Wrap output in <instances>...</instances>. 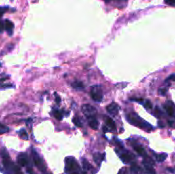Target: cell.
<instances>
[{
    "instance_id": "6da1fadb",
    "label": "cell",
    "mask_w": 175,
    "mask_h": 174,
    "mask_svg": "<svg viewBox=\"0 0 175 174\" xmlns=\"http://www.w3.org/2000/svg\"><path fill=\"white\" fill-rule=\"evenodd\" d=\"M126 120L130 124L136 125L140 127L141 129H144L146 131H150L153 129V126L150 124H149L147 121H144L143 119H141L138 114H130L126 115Z\"/></svg>"
},
{
    "instance_id": "7a4b0ae2",
    "label": "cell",
    "mask_w": 175,
    "mask_h": 174,
    "mask_svg": "<svg viewBox=\"0 0 175 174\" xmlns=\"http://www.w3.org/2000/svg\"><path fill=\"white\" fill-rule=\"evenodd\" d=\"M79 170H80L79 166L74 157L69 156L65 159V171L67 173H78Z\"/></svg>"
},
{
    "instance_id": "3957f363",
    "label": "cell",
    "mask_w": 175,
    "mask_h": 174,
    "mask_svg": "<svg viewBox=\"0 0 175 174\" xmlns=\"http://www.w3.org/2000/svg\"><path fill=\"white\" fill-rule=\"evenodd\" d=\"M91 97L92 98L97 102H100L102 100V90L99 85H93L91 89Z\"/></svg>"
},
{
    "instance_id": "277c9868",
    "label": "cell",
    "mask_w": 175,
    "mask_h": 174,
    "mask_svg": "<svg viewBox=\"0 0 175 174\" xmlns=\"http://www.w3.org/2000/svg\"><path fill=\"white\" fill-rule=\"evenodd\" d=\"M32 154H33V160L34 165L39 168V170H40L43 173H45V167L44 165V162L34 149H32Z\"/></svg>"
},
{
    "instance_id": "5b68a950",
    "label": "cell",
    "mask_w": 175,
    "mask_h": 174,
    "mask_svg": "<svg viewBox=\"0 0 175 174\" xmlns=\"http://www.w3.org/2000/svg\"><path fill=\"white\" fill-rule=\"evenodd\" d=\"M82 112L85 115V117L88 118V119L95 118V116L97 114L96 108L93 106L90 105V104H84L82 106Z\"/></svg>"
},
{
    "instance_id": "8992f818",
    "label": "cell",
    "mask_w": 175,
    "mask_h": 174,
    "mask_svg": "<svg viewBox=\"0 0 175 174\" xmlns=\"http://www.w3.org/2000/svg\"><path fill=\"white\" fill-rule=\"evenodd\" d=\"M17 162L21 167H28L29 166V159L27 154L25 153H22L17 156Z\"/></svg>"
},
{
    "instance_id": "52a82bcc",
    "label": "cell",
    "mask_w": 175,
    "mask_h": 174,
    "mask_svg": "<svg viewBox=\"0 0 175 174\" xmlns=\"http://www.w3.org/2000/svg\"><path fill=\"white\" fill-rule=\"evenodd\" d=\"M121 160L125 163V164H128L131 163L133 160H134V156L132 154L129 153V152H124L121 154Z\"/></svg>"
},
{
    "instance_id": "ba28073f",
    "label": "cell",
    "mask_w": 175,
    "mask_h": 174,
    "mask_svg": "<svg viewBox=\"0 0 175 174\" xmlns=\"http://www.w3.org/2000/svg\"><path fill=\"white\" fill-rule=\"evenodd\" d=\"M107 111L109 112V114H112V115L117 114L118 112H119V106H118V104L115 103V102L110 103V104L107 107Z\"/></svg>"
},
{
    "instance_id": "9c48e42d",
    "label": "cell",
    "mask_w": 175,
    "mask_h": 174,
    "mask_svg": "<svg viewBox=\"0 0 175 174\" xmlns=\"http://www.w3.org/2000/svg\"><path fill=\"white\" fill-rule=\"evenodd\" d=\"M164 108H165L167 113L168 114V115H170V116L174 115L175 110H174V104H173L172 102H168L167 103L164 104Z\"/></svg>"
},
{
    "instance_id": "30bf717a",
    "label": "cell",
    "mask_w": 175,
    "mask_h": 174,
    "mask_svg": "<svg viewBox=\"0 0 175 174\" xmlns=\"http://www.w3.org/2000/svg\"><path fill=\"white\" fill-rule=\"evenodd\" d=\"M4 27H5V30L8 32L9 35H12V32H13V30H14L13 22H10L9 20H6L4 22Z\"/></svg>"
},
{
    "instance_id": "8fae6325",
    "label": "cell",
    "mask_w": 175,
    "mask_h": 174,
    "mask_svg": "<svg viewBox=\"0 0 175 174\" xmlns=\"http://www.w3.org/2000/svg\"><path fill=\"white\" fill-rule=\"evenodd\" d=\"M105 124L107 125V127L109 128V131L115 129V124L114 121L109 117H105Z\"/></svg>"
},
{
    "instance_id": "7c38bea8",
    "label": "cell",
    "mask_w": 175,
    "mask_h": 174,
    "mask_svg": "<svg viewBox=\"0 0 175 174\" xmlns=\"http://www.w3.org/2000/svg\"><path fill=\"white\" fill-rule=\"evenodd\" d=\"M82 166H83V169H84V174L87 173V172H90L92 169V165L85 158L82 159Z\"/></svg>"
},
{
    "instance_id": "4fadbf2b",
    "label": "cell",
    "mask_w": 175,
    "mask_h": 174,
    "mask_svg": "<svg viewBox=\"0 0 175 174\" xmlns=\"http://www.w3.org/2000/svg\"><path fill=\"white\" fill-rule=\"evenodd\" d=\"M133 148H134V150L139 154V155H141V156H146V152H145V149H144V148L142 146V145H140V144H136V145H134L133 146Z\"/></svg>"
},
{
    "instance_id": "5bb4252c",
    "label": "cell",
    "mask_w": 175,
    "mask_h": 174,
    "mask_svg": "<svg viewBox=\"0 0 175 174\" xmlns=\"http://www.w3.org/2000/svg\"><path fill=\"white\" fill-rule=\"evenodd\" d=\"M131 172L132 173V174H144L142 168L139 166H138L137 164H132V165Z\"/></svg>"
},
{
    "instance_id": "9a60e30c",
    "label": "cell",
    "mask_w": 175,
    "mask_h": 174,
    "mask_svg": "<svg viewBox=\"0 0 175 174\" xmlns=\"http://www.w3.org/2000/svg\"><path fill=\"white\" fill-rule=\"evenodd\" d=\"M104 154H100V153H96V154H94V155H93V159H94V160H95V162L98 164V165H100L101 162L104 160Z\"/></svg>"
},
{
    "instance_id": "2e32d148",
    "label": "cell",
    "mask_w": 175,
    "mask_h": 174,
    "mask_svg": "<svg viewBox=\"0 0 175 174\" xmlns=\"http://www.w3.org/2000/svg\"><path fill=\"white\" fill-rule=\"evenodd\" d=\"M71 85H72V87H73L74 89L78 90V91L84 90V88H85L84 84H83L82 82H80V81H75V82H74V83L71 84Z\"/></svg>"
},
{
    "instance_id": "e0dca14e",
    "label": "cell",
    "mask_w": 175,
    "mask_h": 174,
    "mask_svg": "<svg viewBox=\"0 0 175 174\" xmlns=\"http://www.w3.org/2000/svg\"><path fill=\"white\" fill-rule=\"evenodd\" d=\"M89 125H90V127H91L92 129L97 130V129H98L99 123H98V121L95 118H92V119H90Z\"/></svg>"
},
{
    "instance_id": "ac0fdd59",
    "label": "cell",
    "mask_w": 175,
    "mask_h": 174,
    "mask_svg": "<svg viewBox=\"0 0 175 174\" xmlns=\"http://www.w3.org/2000/svg\"><path fill=\"white\" fill-rule=\"evenodd\" d=\"M144 168H145L146 173L155 174V169H154V167H153V165L147 164V163H144Z\"/></svg>"
},
{
    "instance_id": "d6986e66",
    "label": "cell",
    "mask_w": 175,
    "mask_h": 174,
    "mask_svg": "<svg viewBox=\"0 0 175 174\" xmlns=\"http://www.w3.org/2000/svg\"><path fill=\"white\" fill-rule=\"evenodd\" d=\"M168 157V154H165V153H162V154H155V160L158 161V162H162L164 161Z\"/></svg>"
},
{
    "instance_id": "ffe728a7",
    "label": "cell",
    "mask_w": 175,
    "mask_h": 174,
    "mask_svg": "<svg viewBox=\"0 0 175 174\" xmlns=\"http://www.w3.org/2000/svg\"><path fill=\"white\" fill-rule=\"evenodd\" d=\"M53 115H54V117H55L56 120H58V121H62V117H63L62 112L59 111V110H55L54 113H53Z\"/></svg>"
},
{
    "instance_id": "44dd1931",
    "label": "cell",
    "mask_w": 175,
    "mask_h": 174,
    "mask_svg": "<svg viewBox=\"0 0 175 174\" xmlns=\"http://www.w3.org/2000/svg\"><path fill=\"white\" fill-rule=\"evenodd\" d=\"M19 136H20V137H21L22 139H23V140H27V139H28L27 133H26V131L24 129H22V130H21V131H19Z\"/></svg>"
},
{
    "instance_id": "7402d4cb",
    "label": "cell",
    "mask_w": 175,
    "mask_h": 174,
    "mask_svg": "<svg viewBox=\"0 0 175 174\" xmlns=\"http://www.w3.org/2000/svg\"><path fill=\"white\" fill-rule=\"evenodd\" d=\"M114 140H115V144L116 146H118L121 149H124V144H123V143H122L120 139L115 138Z\"/></svg>"
},
{
    "instance_id": "603a6c76",
    "label": "cell",
    "mask_w": 175,
    "mask_h": 174,
    "mask_svg": "<svg viewBox=\"0 0 175 174\" xmlns=\"http://www.w3.org/2000/svg\"><path fill=\"white\" fill-rule=\"evenodd\" d=\"M9 131V128L5 125H3V124L0 123V135L1 134H3V133H6Z\"/></svg>"
},
{
    "instance_id": "cb8c5ba5",
    "label": "cell",
    "mask_w": 175,
    "mask_h": 174,
    "mask_svg": "<svg viewBox=\"0 0 175 174\" xmlns=\"http://www.w3.org/2000/svg\"><path fill=\"white\" fill-rule=\"evenodd\" d=\"M73 122H74V124L76 125V126H78V127H82V123H81V121H80V120L78 118V117H75L74 119H73Z\"/></svg>"
},
{
    "instance_id": "d4e9b609",
    "label": "cell",
    "mask_w": 175,
    "mask_h": 174,
    "mask_svg": "<svg viewBox=\"0 0 175 174\" xmlns=\"http://www.w3.org/2000/svg\"><path fill=\"white\" fill-rule=\"evenodd\" d=\"M11 173L12 174H22V171H21L20 167L15 165V167H14V168H13V170H12Z\"/></svg>"
},
{
    "instance_id": "484cf974",
    "label": "cell",
    "mask_w": 175,
    "mask_h": 174,
    "mask_svg": "<svg viewBox=\"0 0 175 174\" xmlns=\"http://www.w3.org/2000/svg\"><path fill=\"white\" fill-rule=\"evenodd\" d=\"M144 105L145 108H147V109H151L152 108V103H151V102H150V100H146L144 102Z\"/></svg>"
},
{
    "instance_id": "4316f807",
    "label": "cell",
    "mask_w": 175,
    "mask_h": 174,
    "mask_svg": "<svg viewBox=\"0 0 175 174\" xmlns=\"http://www.w3.org/2000/svg\"><path fill=\"white\" fill-rule=\"evenodd\" d=\"M165 3L169 5V6H172V7H175V0H164Z\"/></svg>"
},
{
    "instance_id": "83f0119b",
    "label": "cell",
    "mask_w": 175,
    "mask_h": 174,
    "mask_svg": "<svg viewBox=\"0 0 175 174\" xmlns=\"http://www.w3.org/2000/svg\"><path fill=\"white\" fill-rule=\"evenodd\" d=\"M131 101H133V102H140V103H144V100L142 98H131Z\"/></svg>"
},
{
    "instance_id": "f1b7e54d",
    "label": "cell",
    "mask_w": 175,
    "mask_h": 174,
    "mask_svg": "<svg viewBox=\"0 0 175 174\" xmlns=\"http://www.w3.org/2000/svg\"><path fill=\"white\" fill-rule=\"evenodd\" d=\"M6 10H7V8H2V7H0V18L3 16V15L5 13Z\"/></svg>"
},
{
    "instance_id": "f546056e",
    "label": "cell",
    "mask_w": 175,
    "mask_h": 174,
    "mask_svg": "<svg viewBox=\"0 0 175 174\" xmlns=\"http://www.w3.org/2000/svg\"><path fill=\"white\" fill-rule=\"evenodd\" d=\"M118 174H128V173H127V169H126L125 167L121 168V169L119 171V173Z\"/></svg>"
},
{
    "instance_id": "4dcf8cb0",
    "label": "cell",
    "mask_w": 175,
    "mask_h": 174,
    "mask_svg": "<svg viewBox=\"0 0 175 174\" xmlns=\"http://www.w3.org/2000/svg\"><path fill=\"white\" fill-rule=\"evenodd\" d=\"M155 114H156L155 115H156L157 117H160V115L161 114V111L159 109V108H158V107H156V108H155Z\"/></svg>"
},
{
    "instance_id": "1f68e13d",
    "label": "cell",
    "mask_w": 175,
    "mask_h": 174,
    "mask_svg": "<svg viewBox=\"0 0 175 174\" xmlns=\"http://www.w3.org/2000/svg\"><path fill=\"white\" fill-rule=\"evenodd\" d=\"M169 80H174V81H175V74L170 75V76L166 79V82H168V81H169Z\"/></svg>"
},
{
    "instance_id": "d6a6232c",
    "label": "cell",
    "mask_w": 175,
    "mask_h": 174,
    "mask_svg": "<svg viewBox=\"0 0 175 174\" xmlns=\"http://www.w3.org/2000/svg\"><path fill=\"white\" fill-rule=\"evenodd\" d=\"M4 29H5V27H4V23H3V22L0 21V32H2Z\"/></svg>"
},
{
    "instance_id": "836d02e7",
    "label": "cell",
    "mask_w": 175,
    "mask_h": 174,
    "mask_svg": "<svg viewBox=\"0 0 175 174\" xmlns=\"http://www.w3.org/2000/svg\"><path fill=\"white\" fill-rule=\"evenodd\" d=\"M166 92H167V89H160L159 90V93L161 94V95H165L166 94Z\"/></svg>"
},
{
    "instance_id": "e575fe53",
    "label": "cell",
    "mask_w": 175,
    "mask_h": 174,
    "mask_svg": "<svg viewBox=\"0 0 175 174\" xmlns=\"http://www.w3.org/2000/svg\"><path fill=\"white\" fill-rule=\"evenodd\" d=\"M60 101H61V98H60L57 95H56V102L57 103H60Z\"/></svg>"
},
{
    "instance_id": "d590c367",
    "label": "cell",
    "mask_w": 175,
    "mask_h": 174,
    "mask_svg": "<svg viewBox=\"0 0 175 174\" xmlns=\"http://www.w3.org/2000/svg\"><path fill=\"white\" fill-rule=\"evenodd\" d=\"M158 125H159L160 127H161V128H162V127L164 126V124H162V123H161V121H159V122H158Z\"/></svg>"
},
{
    "instance_id": "8d00e7d4",
    "label": "cell",
    "mask_w": 175,
    "mask_h": 174,
    "mask_svg": "<svg viewBox=\"0 0 175 174\" xmlns=\"http://www.w3.org/2000/svg\"><path fill=\"white\" fill-rule=\"evenodd\" d=\"M105 2H107V3H109V2H111V1H125V0H104Z\"/></svg>"
},
{
    "instance_id": "74e56055",
    "label": "cell",
    "mask_w": 175,
    "mask_h": 174,
    "mask_svg": "<svg viewBox=\"0 0 175 174\" xmlns=\"http://www.w3.org/2000/svg\"><path fill=\"white\" fill-rule=\"evenodd\" d=\"M168 170L169 172H171V173H174V170L173 168H168Z\"/></svg>"
},
{
    "instance_id": "f35d334b",
    "label": "cell",
    "mask_w": 175,
    "mask_h": 174,
    "mask_svg": "<svg viewBox=\"0 0 175 174\" xmlns=\"http://www.w3.org/2000/svg\"><path fill=\"white\" fill-rule=\"evenodd\" d=\"M168 124L170 125H173V122H172V121H169V122H168Z\"/></svg>"
},
{
    "instance_id": "ab89813d",
    "label": "cell",
    "mask_w": 175,
    "mask_h": 174,
    "mask_svg": "<svg viewBox=\"0 0 175 174\" xmlns=\"http://www.w3.org/2000/svg\"><path fill=\"white\" fill-rule=\"evenodd\" d=\"M70 174H79V173H70Z\"/></svg>"
},
{
    "instance_id": "60d3db41",
    "label": "cell",
    "mask_w": 175,
    "mask_h": 174,
    "mask_svg": "<svg viewBox=\"0 0 175 174\" xmlns=\"http://www.w3.org/2000/svg\"><path fill=\"white\" fill-rule=\"evenodd\" d=\"M0 66H1V63H0Z\"/></svg>"
}]
</instances>
